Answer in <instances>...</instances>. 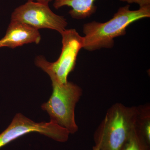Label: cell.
<instances>
[{
    "instance_id": "6da1fadb",
    "label": "cell",
    "mask_w": 150,
    "mask_h": 150,
    "mask_svg": "<svg viewBox=\"0 0 150 150\" xmlns=\"http://www.w3.org/2000/svg\"><path fill=\"white\" fill-rule=\"evenodd\" d=\"M47 61L43 56H38L35 62L37 67L49 75L53 87L52 95L41 108L48 112L50 121L67 129L70 134H74L79 129L75 121V107L82 95V89L72 82H59Z\"/></svg>"
},
{
    "instance_id": "7a4b0ae2",
    "label": "cell",
    "mask_w": 150,
    "mask_h": 150,
    "mask_svg": "<svg viewBox=\"0 0 150 150\" xmlns=\"http://www.w3.org/2000/svg\"><path fill=\"white\" fill-rule=\"evenodd\" d=\"M127 5L119 8L112 18L104 23L96 21L84 25V49L93 51L101 48H112L114 38L126 34L127 28L131 23L150 17V6L130 10Z\"/></svg>"
},
{
    "instance_id": "3957f363",
    "label": "cell",
    "mask_w": 150,
    "mask_h": 150,
    "mask_svg": "<svg viewBox=\"0 0 150 150\" xmlns=\"http://www.w3.org/2000/svg\"><path fill=\"white\" fill-rule=\"evenodd\" d=\"M138 106H127L121 103L112 105L94 135L100 150H121L136 128Z\"/></svg>"
},
{
    "instance_id": "277c9868",
    "label": "cell",
    "mask_w": 150,
    "mask_h": 150,
    "mask_svg": "<svg viewBox=\"0 0 150 150\" xmlns=\"http://www.w3.org/2000/svg\"><path fill=\"white\" fill-rule=\"evenodd\" d=\"M11 21L22 23L37 30H53L60 34L68 25L67 19L54 13L48 4L32 1L16 8L11 14Z\"/></svg>"
},
{
    "instance_id": "5b68a950",
    "label": "cell",
    "mask_w": 150,
    "mask_h": 150,
    "mask_svg": "<svg viewBox=\"0 0 150 150\" xmlns=\"http://www.w3.org/2000/svg\"><path fill=\"white\" fill-rule=\"evenodd\" d=\"M32 132L39 133L59 142H67L70 134L67 129L53 121L36 123L18 113L8 127L0 134V149L18 138Z\"/></svg>"
},
{
    "instance_id": "8992f818",
    "label": "cell",
    "mask_w": 150,
    "mask_h": 150,
    "mask_svg": "<svg viewBox=\"0 0 150 150\" xmlns=\"http://www.w3.org/2000/svg\"><path fill=\"white\" fill-rule=\"evenodd\" d=\"M61 34V54L56 62L47 61V64L59 82L66 83L69 75L74 69L79 52L83 48L84 38L75 29H66Z\"/></svg>"
},
{
    "instance_id": "52a82bcc",
    "label": "cell",
    "mask_w": 150,
    "mask_h": 150,
    "mask_svg": "<svg viewBox=\"0 0 150 150\" xmlns=\"http://www.w3.org/2000/svg\"><path fill=\"white\" fill-rule=\"evenodd\" d=\"M38 30L22 23L11 21L6 35L0 40V48H14L25 44H38L41 40Z\"/></svg>"
},
{
    "instance_id": "ba28073f",
    "label": "cell",
    "mask_w": 150,
    "mask_h": 150,
    "mask_svg": "<svg viewBox=\"0 0 150 150\" xmlns=\"http://www.w3.org/2000/svg\"><path fill=\"white\" fill-rule=\"evenodd\" d=\"M96 0H55L53 6L56 9L64 6L71 8L69 14L73 18L83 19L91 16L96 11Z\"/></svg>"
},
{
    "instance_id": "9c48e42d",
    "label": "cell",
    "mask_w": 150,
    "mask_h": 150,
    "mask_svg": "<svg viewBox=\"0 0 150 150\" xmlns=\"http://www.w3.org/2000/svg\"><path fill=\"white\" fill-rule=\"evenodd\" d=\"M139 112L136 128L148 144L150 145V107L149 104L138 106Z\"/></svg>"
},
{
    "instance_id": "30bf717a",
    "label": "cell",
    "mask_w": 150,
    "mask_h": 150,
    "mask_svg": "<svg viewBox=\"0 0 150 150\" xmlns=\"http://www.w3.org/2000/svg\"><path fill=\"white\" fill-rule=\"evenodd\" d=\"M150 146L136 126L121 150H150Z\"/></svg>"
},
{
    "instance_id": "8fae6325",
    "label": "cell",
    "mask_w": 150,
    "mask_h": 150,
    "mask_svg": "<svg viewBox=\"0 0 150 150\" xmlns=\"http://www.w3.org/2000/svg\"><path fill=\"white\" fill-rule=\"evenodd\" d=\"M121 2L129 4H136L139 6L140 8L150 6V0H119Z\"/></svg>"
},
{
    "instance_id": "7c38bea8",
    "label": "cell",
    "mask_w": 150,
    "mask_h": 150,
    "mask_svg": "<svg viewBox=\"0 0 150 150\" xmlns=\"http://www.w3.org/2000/svg\"><path fill=\"white\" fill-rule=\"evenodd\" d=\"M28 1H34L37 2L43 3V4H48L52 0H28Z\"/></svg>"
},
{
    "instance_id": "4fadbf2b",
    "label": "cell",
    "mask_w": 150,
    "mask_h": 150,
    "mask_svg": "<svg viewBox=\"0 0 150 150\" xmlns=\"http://www.w3.org/2000/svg\"><path fill=\"white\" fill-rule=\"evenodd\" d=\"M92 150H100V144L99 143L95 144V145L93 147Z\"/></svg>"
}]
</instances>
